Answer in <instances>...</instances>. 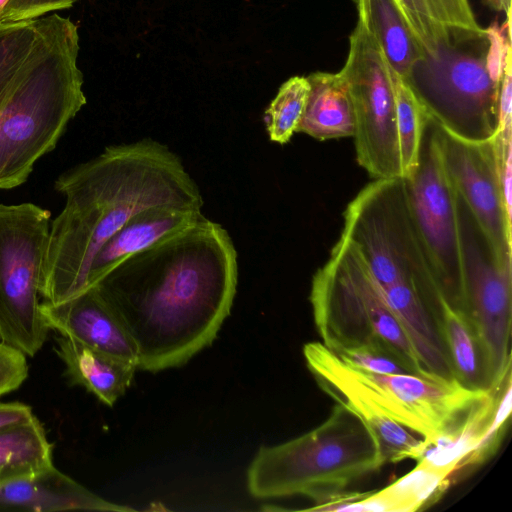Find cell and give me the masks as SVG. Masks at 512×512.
Listing matches in <instances>:
<instances>
[{
  "label": "cell",
  "mask_w": 512,
  "mask_h": 512,
  "mask_svg": "<svg viewBox=\"0 0 512 512\" xmlns=\"http://www.w3.org/2000/svg\"><path fill=\"white\" fill-rule=\"evenodd\" d=\"M77 0H8L2 14V23L32 20L45 14L68 9Z\"/></svg>",
  "instance_id": "cell-31"
},
{
  "label": "cell",
  "mask_w": 512,
  "mask_h": 512,
  "mask_svg": "<svg viewBox=\"0 0 512 512\" xmlns=\"http://www.w3.org/2000/svg\"><path fill=\"white\" fill-rule=\"evenodd\" d=\"M335 354L349 365L373 372L415 373L397 356L382 349L360 347L346 349Z\"/></svg>",
  "instance_id": "cell-28"
},
{
  "label": "cell",
  "mask_w": 512,
  "mask_h": 512,
  "mask_svg": "<svg viewBox=\"0 0 512 512\" xmlns=\"http://www.w3.org/2000/svg\"><path fill=\"white\" fill-rule=\"evenodd\" d=\"M461 250V310L477 338L489 388L511 372L512 270L503 268L457 193Z\"/></svg>",
  "instance_id": "cell-10"
},
{
  "label": "cell",
  "mask_w": 512,
  "mask_h": 512,
  "mask_svg": "<svg viewBox=\"0 0 512 512\" xmlns=\"http://www.w3.org/2000/svg\"><path fill=\"white\" fill-rule=\"evenodd\" d=\"M40 308L50 330L137 364L133 340L95 285L58 304L42 301Z\"/></svg>",
  "instance_id": "cell-15"
},
{
  "label": "cell",
  "mask_w": 512,
  "mask_h": 512,
  "mask_svg": "<svg viewBox=\"0 0 512 512\" xmlns=\"http://www.w3.org/2000/svg\"><path fill=\"white\" fill-rule=\"evenodd\" d=\"M486 38L451 43L423 56L407 83L440 128L466 141L492 139L498 129L499 86L485 66Z\"/></svg>",
  "instance_id": "cell-8"
},
{
  "label": "cell",
  "mask_w": 512,
  "mask_h": 512,
  "mask_svg": "<svg viewBox=\"0 0 512 512\" xmlns=\"http://www.w3.org/2000/svg\"><path fill=\"white\" fill-rule=\"evenodd\" d=\"M50 219L33 203L0 204V342L26 357L39 352L50 331L40 308Z\"/></svg>",
  "instance_id": "cell-9"
},
{
  "label": "cell",
  "mask_w": 512,
  "mask_h": 512,
  "mask_svg": "<svg viewBox=\"0 0 512 512\" xmlns=\"http://www.w3.org/2000/svg\"><path fill=\"white\" fill-rule=\"evenodd\" d=\"M510 20L511 15L506 16L502 25L495 21L485 29V66L490 78L497 84L500 83L506 60L511 55Z\"/></svg>",
  "instance_id": "cell-29"
},
{
  "label": "cell",
  "mask_w": 512,
  "mask_h": 512,
  "mask_svg": "<svg viewBox=\"0 0 512 512\" xmlns=\"http://www.w3.org/2000/svg\"><path fill=\"white\" fill-rule=\"evenodd\" d=\"M417 239L437 285L461 310L462 267L457 192L446 171L440 129L429 117L424 126L418 167L403 178Z\"/></svg>",
  "instance_id": "cell-11"
},
{
  "label": "cell",
  "mask_w": 512,
  "mask_h": 512,
  "mask_svg": "<svg viewBox=\"0 0 512 512\" xmlns=\"http://www.w3.org/2000/svg\"><path fill=\"white\" fill-rule=\"evenodd\" d=\"M511 374L469 407L436 439L425 441L422 462L446 470L452 480L456 472L486 461L498 448L512 410Z\"/></svg>",
  "instance_id": "cell-14"
},
{
  "label": "cell",
  "mask_w": 512,
  "mask_h": 512,
  "mask_svg": "<svg viewBox=\"0 0 512 512\" xmlns=\"http://www.w3.org/2000/svg\"><path fill=\"white\" fill-rule=\"evenodd\" d=\"M342 235L361 254L381 292L409 287L438 311L442 293L416 236L403 178L367 184L344 211Z\"/></svg>",
  "instance_id": "cell-7"
},
{
  "label": "cell",
  "mask_w": 512,
  "mask_h": 512,
  "mask_svg": "<svg viewBox=\"0 0 512 512\" xmlns=\"http://www.w3.org/2000/svg\"><path fill=\"white\" fill-rule=\"evenodd\" d=\"M340 71L353 104L357 163L374 180L402 178L390 68L359 21Z\"/></svg>",
  "instance_id": "cell-12"
},
{
  "label": "cell",
  "mask_w": 512,
  "mask_h": 512,
  "mask_svg": "<svg viewBox=\"0 0 512 512\" xmlns=\"http://www.w3.org/2000/svg\"><path fill=\"white\" fill-rule=\"evenodd\" d=\"M26 355L0 342V398L17 390L27 379Z\"/></svg>",
  "instance_id": "cell-30"
},
{
  "label": "cell",
  "mask_w": 512,
  "mask_h": 512,
  "mask_svg": "<svg viewBox=\"0 0 512 512\" xmlns=\"http://www.w3.org/2000/svg\"><path fill=\"white\" fill-rule=\"evenodd\" d=\"M439 129L443 161L451 183L484 233L499 264L512 270L511 207L503 193L494 137L466 141Z\"/></svg>",
  "instance_id": "cell-13"
},
{
  "label": "cell",
  "mask_w": 512,
  "mask_h": 512,
  "mask_svg": "<svg viewBox=\"0 0 512 512\" xmlns=\"http://www.w3.org/2000/svg\"><path fill=\"white\" fill-rule=\"evenodd\" d=\"M390 73L396 106L401 177L409 178L418 167L428 115L407 81L391 68Z\"/></svg>",
  "instance_id": "cell-25"
},
{
  "label": "cell",
  "mask_w": 512,
  "mask_h": 512,
  "mask_svg": "<svg viewBox=\"0 0 512 512\" xmlns=\"http://www.w3.org/2000/svg\"><path fill=\"white\" fill-rule=\"evenodd\" d=\"M8 0H0V26L3 24L1 21V14Z\"/></svg>",
  "instance_id": "cell-34"
},
{
  "label": "cell",
  "mask_w": 512,
  "mask_h": 512,
  "mask_svg": "<svg viewBox=\"0 0 512 512\" xmlns=\"http://www.w3.org/2000/svg\"><path fill=\"white\" fill-rule=\"evenodd\" d=\"M436 324L453 377L468 388L489 389L481 350L463 311L442 297Z\"/></svg>",
  "instance_id": "cell-23"
},
{
  "label": "cell",
  "mask_w": 512,
  "mask_h": 512,
  "mask_svg": "<svg viewBox=\"0 0 512 512\" xmlns=\"http://www.w3.org/2000/svg\"><path fill=\"white\" fill-rule=\"evenodd\" d=\"M452 481L446 470L417 462L410 472L377 492H349L326 511L414 512L440 499Z\"/></svg>",
  "instance_id": "cell-19"
},
{
  "label": "cell",
  "mask_w": 512,
  "mask_h": 512,
  "mask_svg": "<svg viewBox=\"0 0 512 512\" xmlns=\"http://www.w3.org/2000/svg\"><path fill=\"white\" fill-rule=\"evenodd\" d=\"M308 369L335 401L370 404L425 441L445 432L489 389H471L435 373H378L347 364L322 342L303 347Z\"/></svg>",
  "instance_id": "cell-5"
},
{
  "label": "cell",
  "mask_w": 512,
  "mask_h": 512,
  "mask_svg": "<svg viewBox=\"0 0 512 512\" xmlns=\"http://www.w3.org/2000/svg\"><path fill=\"white\" fill-rule=\"evenodd\" d=\"M358 21L378 46L387 65L405 80L425 54L393 0H354Z\"/></svg>",
  "instance_id": "cell-22"
},
{
  "label": "cell",
  "mask_w": 512,
  "mask_h": 512,
  "mask_svg": "<svg viewBox=\"0 0 512 512\" xmlns=\"http://www.w3.org/2000/svg\"><path fill=\"white\" fill-rule=\"evenodd\" d=\"M307 79L310 92L297 133L320 141L353 136V104L343 73L315 72Z\"/></svg>",
  "instance_id": "cell-21"
},
{
  "label": "cell",
  "mask_w": 512,
  "mask_h": 512,
  "mask_svg": "<svg viewBox=\"0 0 512 512\" xmlns=\"http://www.w3.org/2000/svg\"><path fill=\"white\" fill-rule=\"evenodd\" d=\"M309 92L310 84L307 77L294 76L280 86L263 115L270 141L283 145L297 133Z\"/></svg>",
  "instance_id": "cell-26"
},
{
  "label": "cell",
  "mask_w": 512,
  "mask_h": 512,
  "mask_svg": "<svg viewBox=\"0 0 512 512\" xmlns=\"http://www.w3.org/2000/svg\"><path fill=\"white\" fill-rule=\"evenodd\" d=\"M237 283L234 242L204 216L126 258L95 286L133 340L138 369L158 372L185 364L213 342Z\"/></svg>",
  "instance_id": "cell-1"
},
{
  "label": "cell",
  "mask_w": 512,
  "mask_h": 512,
  "mask_svg": "<svg viewBox=\"0 0 512 512\" xmlns=\"http://www.w3.org/2000/svg\"><path fill=\"white\" fill-rule=\"evenodd\" d=\"M35 415L32 407L22 402H0V431L29 421Z\"/></svg>",
  "instance_id": "cell-32"
},
{
  "label": "cell",
  "mask_w": 512,
  "mask_h": 512,
  "mask_svg": "<svg viewBox=\"0 0 512 512\" xmlns=\"http://www.w3.org/2000/svg\"><path fill=\"white\" fill-rule=\"evenodd\" d=\"M385 464L368 427L337 403L316 428L287 442L260 447L247 470V487L260 499L304 495L315 502L308 509L314 511Z\"/></svg>",
  "instance_id": "cell-4"
},
{
  "label": "cell",
  "mask_w": 512,
  "mask_h": 512,
  "mask_svg": "<svg viewBox=\"0 0 512 512\" xmlns=\"http://www.w3.org/2000/svg\"><path fill=\"white\" fill-rule=\"evenodd\" d=\"M53 465V444L36 416L0 431V481L34 474Z\"/></svg>",
  "instance_id": "cell-24"
},
{
  "label": "cell",
  "mask_w": 512,
  "mask_h": 512,
  "mask_svg": "<svg viewBox=\"0 0 512 512\" xmlns=\"http://www.w3.org/2000/svg\"><path fill=\"white\" fill-rule=\"evenodd\" d=\"M37 37V18L0 26V95L27 59Z\"/></svg>",
  "instance_id": "cell-27"
},
{
  "label": "cell",
  "mask_w": 512,
  "mask_h": 512,
  "mask_svg": "<svg viewBox=\"0 0 512 512\" xmlns=\"http://www.w3.org/2000/svg\"><path fill=\"white\" fill-rule=\"evenodd\" d=\"M493 9L503 11L507 15H511V0H485Z\"/></svg>",
  "instance_id": "cell-33"
},
{
  "label": "cell",
  "mask_w": 512,
  "mask_h": 512,
  "mask_svg": "<svg viewBox=\"0 0 512 512\" xmlns=\"http://www.w3.org/2000/svg\"><path fill=\"white\" fill-rule=\"evenodd\" d=\"M65 206L52 221L40 296L58 304L87 289L100 248L134 214L152 207L202 210L200 189L167 145L144 138L106 147L61 174Z\"/></svg>",
  "instance_id": "cell-2"
},
{
  "label": "cell",
  "mask_w": 512,
  "mask_h": 512,
  "mask_svg": "<svg viewBox=\"0 0 512 512\" xmlns=\"http://www.w3.org/2000/svg\"><path fill=\"white\" fill-rule=\"evenodd\" d=\"M310 303L322 343L332 352L370 347L392 353L415 373L426 371L361 254L341 234L312 278Z\"/></svg>",
  "instance_id": "cell-6"
},
{
  "label": "cell",
  "mask_w": 512,
  "mask_h": 512,
  "mask_svg": "<svg viewBox=\"0 0 512 512\" xmlns=\"http://www.w3.org/2000/svg\"><path fill=\"white\" fill-rule=\"evenodd\" d=\"M54 352L64 364V376L72 386H82L112 407L131 385L137 364L71 338H54Z\"/></svg>",
  "instance_id": "cell-20"
},
{
  "label": "cell",
  "mask_w": 512,
  "mask_h": 512,
  "mask_svg": "<svg viewBox=\"0 0 512 512\" xmlns=\"http://www.w3.org/2000/svg\"><path fill=\"white\" fill-rule=\"evenodd\" d=\"M425 56L451 43L485 37L469 0H393Z\"/></svg>",
  "instance_id": "cell-18"
},
{
  "label": "cell",
  "mask_w": 512,
  "mask_h": 512,
  "mask_svg": "<svg viewBox=\"0 0 512 512\" xmlns=\"http://www.w3.org/2000/svg\"><path fill=\"white\" fill-rule=\"evenodd\" d=\"M202 210L152 207L134 214L94 257L87 288L95 285L126 258L202 219Z\"/></svg>",
  "instance_id": "cell-17"
},
{
  "label": "cell",
  "mask_w": 512,
  "mask_h": 512,
  "mask_svg": "<svg viewBox=\"0 0 512 512\" xmlns=\"http://www.w3.org/2000/svg\"><path fill=\"white\" fill-rule=\"evenodd\" d=\"M79 49L70 18H37L35 43L0 95V189L23 184L86 104Z\"/></svg>",
  "instance_id": "cell-3"
},
{
  "label": "cell",
  "mask_w": 512,
  "mask_h": 512,
  "mask_svg": "<svg viewBox=\"0 0 512 512\" xmlns=\"http://www.w3.org/2000/svg\"><path fill=\"white\" fill-rule=\"evenodd\" d=\"M0 510L127 512L134 509L98 496L53 465L34 474L0 481Z\"/></svg>",
  "instance_id": "cell-16"
}]
</instances>
